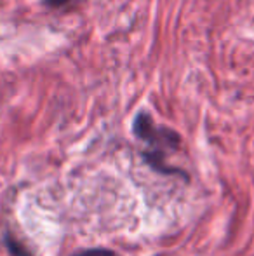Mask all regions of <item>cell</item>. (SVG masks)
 <instances>
[{
    "instance_id": "cell-1",
    "label": "cell",
    "mask_w": 254,
    "mask_h": 256,
    "mask_svg": "<svg viewBox=\"0 0 254 256\" xmlns=\"http://www.w3.org/2000/svg\"><path fill=\"white\" fill-rule=\"evenodd\" d=\"M132 131H134L136 138L148 145V150L143 152V158L150 168L155 169L160 174H180L185 182H188L187 172L173 168L166 162V154L176 152L181 146V138L176 131L166 128V126H157L148 112H139L136 115L134 122H132Z\"/></svg>"
},
{
    "instance_id": "cell-2",
    "label": "cell",
    "mask_w": 254,
    "mask_h": 256,
    "mask_svg": "<svg viewBox=\"0 0 254 256\" xmlns=\"http://www.w3.org/2000/svg\"><path fill=\"white\" fill-rule=\"evenodd\" d=\"M3 244H5V248L9 250V253L12 256H31L30 251H28L19 240L14 239V236H10V234L3 236Z\"/></svg>"
},
{
    "instance_id": "cell-3",
    "label": "cell",
    "mask_w": 254,
    "mask_h": 256,
    "mask_svg": "<svg viewBox=\"0 0 254 256\" xmlns=\"http://www.w3.org/2000/svg\"><path fill=\"white\" fill-rule=\"evenodd\" d=\"M71 256H115V251L105 250V248H91V250L77 251V253Z\"/></svg>"
},
{
    "instance_id": "cell-4",
    "label": "cell",
    "mask_w": 254,
    "mask_h": 256,
    "mask_svg": "<svg viewBox=\"0 0 254 256\" xmlns=\"http://www.w3.org/2000/svg\"><path fill=\"white\" fill-rule=\"evenodd\" d=\"M80 0H44L45 6L52 7V9H61V7H66V6H71V4H77Z\"/></svg>"
}]
</instances>
